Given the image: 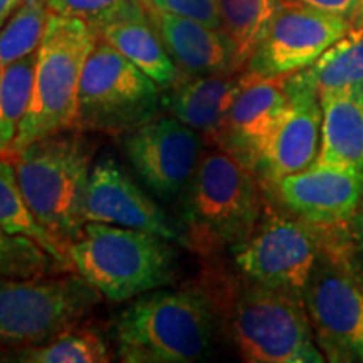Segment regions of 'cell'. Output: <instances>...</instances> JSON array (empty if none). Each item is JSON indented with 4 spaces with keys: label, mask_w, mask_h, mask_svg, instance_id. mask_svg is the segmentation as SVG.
<instances>
[{
    "label": "cell",
    "mask_w": 363,
    "mask_h": 363,
    "mask_svg": "<svg viewBox=\"0 0 363 363\" xmlns=\"http://www.w3.org/2000/svg\"><path fill=\"white\" fill-rule=\"evenodd\" d=\"M216 303L201 288L140 294L115 321L118 357L126 363H192L211 352Z\"/></svg>",
    "instance_id": "1"
},
{
    "label": "cell",
    "mask_w": 363,
    "mask_h": 363,
    "mask_svg": "<svg viewBox=\"0 0 363 363\" xmlns=\"http://www.w3.org/2000/svg\"><path fill=\"white\" fill-rule=\"evenodd\" d=\"M262 202L254 172L225 150L202 153L184 190L182 239L203 256L238 246L259 220Z\"/></svg>",
    "instance_id": "2"
},
{
    "label": "cell",
    "mask_w": 363,
    "mask_h": 363,
    "mask_svg": "<svg viewBox=\"0 0 363 363\" xmlns=\"http://www.w3.org/2000/svg\"><path fill=\"white\" fill-rule=\"evenodd\" d=\"M16 157V172L27 206L67 252L83 233L91 145L81 133L59 131L27 145Z\"/></svg>",
    "instance_id": "3"
},
{
    "label": "cell",
    "mask_w": 363,
    "mask_h": 363,
    "mask_svg": "<svg viewBox=\"0 0 363 363\" xmlns=\"http://www.w3.org/2000/svg\"><path fill=\"white\" fill-rule=\"evenodd\" d=\"M67 254L81 278L111 301L133 299L175 279L170 240L147 230L86 222Z\"/></svg>",
    "instance_id": "4"
},
{
    "label": "cell",
    "mask_w": 363,
    "mask_h": 363,
    "mask_svg": "<svg viewBox=\"0 0 363 363\" xmlns=\"http://www.w3.org/2000/svg\"><path fill=\"white\" fill-rule=\"evenodd\" d=\"M96 39V30L84 21L49 13L35 56L29 106L9 155L49 135L74 130L81 76Z\"/></svg>",
    "instance_id": "5"
},
{
    "label": "cell",
    "mask_w": 363,
    "mask_h": 363,
    "mask_svg": "<svg viewBox=\"0 0 363 363\" xmlns=\"http://www.w3.org/2000/svg\"><path fill=\"white\" fill-rule=\"evenodd\" d=\"M160 86L98 35L81 76L74 130L126 135L160 116Z\"/></svg>",
    "instance_id": "6"
},
{
    "label": "cell",
    "mask_w": 363,
    "mask_h": 363,
    "mask_svg": "<svg viewBox=\"0 0 363 363\" xmlns=\"http://www.w3.org/2000/svg\"><path fill=\"white\" fill-rule=\"evenodd\" d=\"M342 234L321 230V249L303 291V305L326 360L363 363V284Z\"/></svg>",
    "instance_id": "7"
},
{
    "label": "cell",
    "mask_w": 363,
    "mask_h": 363,
    "mask_svg": "<svg viewBox=\"0 0 363 363\" xmlns=\"http://www.w3.org/2000/svg\"><path fill=\"white\" fill-rule=\"evenodd\" d=\"M230 337L239 355L251 363H320L318 347L303 298L249 281L234 298Z\"/></svg>",
    "instance_id": "8"
},
{
    "label": "cell",
    "mask_w": 363,
    "mask_h": 363,
    "mask_svg": "<svg viewBox=\"0 0 363 363\" xmlns=\"http://www.w3.org/2000/svg\"><path fill=\"white\" fill-rule=\"evenodd\" d=\"M76 276L0 278V343L43 345L74 328L99 301Z\"/></svg>",
    "instance_id": "9"
},
{
    "label": "cell",
    "mask_w": 363,
    "mask_h": 363,
    "mask_svg": "<svg viewBox=\"0 0 363 363\" xmlns=\"http://www.w3.org/2000/svg\"><path fill=\"white\" fill-rule=\"evenodd\" d=\"M320 249L318 227L264 206L251 234L233 247V254L249 281L303 298Z\"/></svg>",
    "instance_id": "10"
},
{
    "label": "cell",
    "mask_w": 363,
    "mask_h": 363,
    "mask_svg": "<svg viewBox=\"0 0 363 363\" xmlns=\"http://www.w3.org/2000/svg\"><path fill=\"white\" fill-rule=\"evenodd\" d=\"M352 27L350 21L298 0L283 2L244 69L257 78L289 76L311 66Z\"/></svg>",
    "instance_id": "11"
},
{
    "label": "cell",
    "mask_w": 363,
    "mask_h": 363,
    "mask_svg": "<svg viewBox=\"0 0 363 363\" xmlns=\"http://www.w3.org/2000/svg\"><path fill=\"white\" fill-rule=\"evenodd\" d=\"M123 136L135 174L157 197L172 201L187 189L202 157L201 133L175 116H158Z\"/></svg>",
    "instance_id": "12"
},
{
    "label": "cell",
    "mask_w": 363,
    "mask_h": 363,
    "mask_svg": "<svg viewBox=\"0 0 363 363\" xmlns=\"http://www.w3.org/2000/svg\"><path fill=\"white\" fill-rule=\"evenodd\" d=\"M286 211L318 229L347 230L363 199V172L313 163L272 185Z\"/></svg>",
    "instance_id": "13"
},
{
    "label": "cell",
    "mask_w": 363,
    "mask_h": 363,
    "mask_svg": "<svg viewBox=\"0 0 363 363\" xmlns=\"http://www.w3.org/2000/svg\"><path fill=\"white\" fill-rule=\"evenodd\" d=\"M284 89L289 96L288 113L256 167V174L271 187L286 175L310 169L321 145L323 110L316 89L301 71L286 76Z\"/></svg>",
    "instance_id": "14"
},
{
    "label": "cell",
    "mask_w": 363,
    "mask_h": 363,
    "mask_svg": "<svg viewBox=\"0 0 363 363\" xmlns=\"http://www.w3.org/2000/svg\"><path fill=\"white\" fill-rule=\"evenodd\" d=\"M247 74V83L230 108L214 145L256 174L262 153L288 113L289 96L284 89L286 76L257 78L249 71Z\"/></svg>",
    "instance_id": "15"
},
{
    "label": "cell",
    "mask_w": 363,
    "mask_h": 363,
    "mask_svg": "<svg viewBox=\"0 0 363 363\" xmlns=\"http://www.w3.org/2000/svg\"><path fill=\"white\" fill-rule=\"evenodd\" d=\"M84 219L147 230L170 242L184 244L180 230L172 224L169 216L111 158L99 160L91 170Z\"/></svg>",
    "instance_id": "16"
},
{
    "label": "cell",
    "mask_w": 363,
    "mask_h": 363,
    "mask_svg": "<svg viewBox=\"0 0 363 363\" xmlns=\"http://www.w3.org/2000/svg\"><path fill=\"white\" fill-rule=\"evenodd\" d=\"M147 13L167 52L185 78L238 71L227 35L190 17L147 7Z\"/></svg>",
    "instance_id": "17"
},
{
    "label": "cell",
    "mask_w": 363,
    "mask_h": 363,
    "mask_svg": "<svg viewBox=\"0 0 363 363\" xmlns=\"http://www.w3.org/2000/svg\"><path fill=\"white\" fill-rule=\"evenodd\" d=\"M247 78V71L242 69L180 79L172 86L174 91L165 103L177 120L216 143Z\"/></svg>",
    "instance_id": "18"
},
{
    "label": "cell",
    "mask_w": 363,
    "mask_h": 363,
    "mask_svg": "<svg viewBox=\"0 0 363 363\" xmlns=\"http://www.w3.org/2000/svg\"><path fill=\"white\" fill-rule=\"evenodd\" d=\"M94 30L162 88H172L182 79L140 0H130L116 17Z\"/></svg>",
    "instance_id": "19"
},
{
    "label": "cell",
    "mask_w": 363,
    "mask_h": 363,
    "mask_svg": "<svg viewBox=\"0 0 363 363\" xmlns=\"http://www.w3.org/2000/svg\"><path fill=\"white\" fill-rule=\"evenodd\" d=\"M318 165L363 172V96L350 93L325 94Z\"/></svg>",
    "instance_id": "20"
},
{
    "label": "cell",
    "mask_w": 363,
    "mask_h": 363,
    "mask_svg": "<svg viewBox=\"0 0 363 363\" xmlns=\"http://www.w3.org/2000/svg\"><path fill=\"white\" fill-rule=\"evenodd\" d=\"M301 72L320 98L337 93L363 96V27L353 26Z\"/></svg>",
    "instance_id": "21"
},
{
    "label": "cell",
    "mask_w": 363,
    "mask_h": 363,
    "mask_svg": "<svg viewBox=\"0 0 363 363\" xmlns=\"http://www.w3.org/2000/svg\"><path fill=\"white\" fill-rule=\"evenodd\" d=\"M283 0H217L222 33L234 48V66L246 67Z\"/></svg>",
    "instance_id": "22"
},
{
    "label": "cell",
    "mask_w": 363,
    "mask_h": 363,
    "mask_svg": "<svg viewBox=\"0 0 363 363\" xmlns=\"http://www.w3.org/2000/svg\"><path fill=\"white\" fill-rule=\"evenodd\" d=\"M0 227L7 233L22 234L34 239L45 251L74 269L69 254L59 246L56 239L44 229L27 206L17 180L16 167L4 160H0Z\"/></svg>",
    "instance_id": "23"
},
{
    "label": "cell",
    "mask_w": 363,
    "mask_h": 363,
    "mask_svg": "<svg viewBox=\"0 0 363 363\" xmlns=\"http://www.w3.org/2000/svg\"><path fill=\"white\" fill-rule=\"evenodd\" d=\"M38 51L0 69V157L9 153L29 106Z\"/></svg>",
    "instance_id": "24"
},
{
    "label": "cell",
    "mask_w": 363,
    "mask_h": 363,
    "mask_svg": "<svg viewBox=\"0 0 363 363\" xmlns=\"http://www.w3.org/2000/svg\"><path fill=\"white\" fill-rule=\"evenodd\" d=\"M12 362L22 363H101L111 353L104 340L89 330H66L49 342L16 352Z\"/></svg>",
    "instance_id": "25"
},
{
    "label": "cell",
    "mask_w": 363,
    "mask_h": 363,
    "mask_svg": "<svg viewBox=\"0 0 363 363\" xmlns=\"http://www.w3.org/2000/svg\"><path fill=\"white\" fill-rule=\"evenodd\" d=\"M45 0H24L0 29V69L38 51L49 19Z\"/></svg>",
    "instance_id": "26"
},
{
    "label": "cell",
    "mask_w": 363,
    "mask_h": 363,
    "mask_svg": "<svg viewBox=\"0 0 363 363\" xmlns=\"http://www.w3.org/2000/svg\"><path fill=\"white\" fill-rule=\"evenodd\" d=\"M71 269L34 239L0 227V278H40Z\"/></svg>",
    "instance_id": "27"
},
{
    "label": "cell",
    "mask_w": 363,
    "mask_h": 363,
    "mask_svg": "<svg viewBox=\"0 0 363 363\" xmlns=\"http://www.w3.org/2000/svg\"><path fill=\"white\" fill-rule=\"evenodd\" d=\"M45 4L51 13L74 17L98 29L123 11L130 0H45Z\"/></svg>",
    "instance_id": "28"
},
{
    "label": "cell",
    "mask_w": 363,
    "mask_h": 363,
    "mask_svg": "<svg viewBox=\"0 0 363 363\" xmlns=\"http://www.w3.org/2000/svg\"><path fill=\"white\" fill-rule=\"evenodd\" d=\"M143 6L190 17V19L202 22L212 29L222 30L217 0H148Z\"/></svg>",
    "instance_id": "29"
},
{
    "label": "cell",
    "mask_w": 363,
    "mask_h": 363,
    "mask_svg": "<svg viewBox=\"0 0 363 363\" xmlns=\"http://www.w3.org/2000/svg\"><path fill=\"white\" fill-rule=\"evenodd\" d=\"M298 2L315 7L318 11L335 13V16L350 21L352 24L357 17L358 6H360V0H298Z\"/></svg>",
    "instance_id": "30"
},
{
    "label": "cell",
    "mask_w": 363,
    "mask_h": 363,
    "mask_svg": "<svg viewBox=\"0 0 363 363\" xmlns=\"http://www.w3.org/2000/svg\"><path fill=\"white\" fill-rule=\"evenodd\" d=\"M22 2H24V0H0V29L6 26V22L11 19L12 13L21 7Z\"/></svg>",
    "instance_id": "31"
},
{
    "label": "cell",
    "mask_w": 363,
    "mask_h": 363,
    "mask_svg": "<svg viewBox=\"0 0 363 363\" xmlns=\"http://www.w3.org/2000/svg\"><path fill=\"white\" fill-rule=\"evenodd\" d=\"M357 239H358V246H360L363 252V199L360 203V212L357 214Z\"/></svg>",
    "instance_id": "32"
},
{
    "label": "cell",
    "mask_w": 363,
    "mask_h": 363,
    "mask_svg": "<svg viewBox=\"0 0 363 363\" xmlns=\"http://www.w3.org/2000/svg\"><path fill=\"white\" fill-rule=\"evenodd\" d=\"M353 26H362L363 27V0H360V6H358V12L355 21H353Z\"/></svg>",
    "instance_id": "33"
},
{
    "label": "cell",
    "mask_w": 363,
    "mask_h": 363,
    "mask_svg": "<svg viewBox=\"0 0 363 363\" xmlns=\"http://www.w3.org/2000/svg\"><path fill=\"white\" fill-rule=\"evenodd\" d=\"M140 2H142V4H147V2H148V0H140Z\"/></svg>",
    "instance_id": "34"
},
{
    "label": "cell",
    "mask_w": 363,
    "mask_h": 363,
    "mask_svg": "<svg viewBox=\"0 0 363 363\" xmlns=\"http://www.w3.org/2000/svg\"><path fill=\"white\" fill-rule=\"evenodd\" d=\"M283 2H289V0H283Z\"/></svg>",
    "instance_id": "35"
}]
</instances>
